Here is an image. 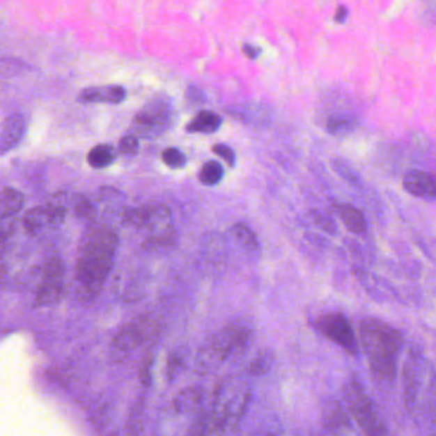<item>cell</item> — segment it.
<instances>
[{"mask_svg": "<svg viewBox=\"0 0 436 436\" xmlns=\"http://www.w3.org/2000/svg\"><path fill=\"white\" fill-rule=\"evenodd\" d=\"M27 132V120L20 114H9L1 123L0 131V154L6 155L22 142L24 134Z\"/></svg>", "mask_w": 436, "mask_h": 436, "instance_id": "12", "label": "cell"}, {"mask_svg": "<svg viewBox=\"0 0 436 436\" xmlns=\"http://www.w3.org/2000/svg\"><path fill=\"white\" fill-rule=\"evenodd\" d=\"M232 232H233L235 241L241 244L242 249L252 256H260L261 254L260 242L257 240L256 234L254 233V231L249 226L238 223L233 226Z\"/></svg>", "mask_w": 436, "mask_h": 436, "instance_id": "20", "label": "cell"}, {"mask_svg": "<svg viewBox=\"0 0 436 436\" xmlns=\"http://www.w3.org/2000/svg\"><path fill=\"white\" fill-rule=\"evenodd\" d=\"M306 238H307L309 241L316 243V246H319V247H327V246H330V243H329V240H327V237H324V235H321V234L307 233L306 234Z\"/></svg>", "mask_w": 436, "mask_h": 436, "instance_id": "35", "label": "cell"}, {"mask_svg": "<svg viewBox=\"0 0 436 436\" xmlns=\"http://www.w3.org/2000/svg\"><path fill=\"white\" fill-rule=\"evenodd\" d=\"M330 163H332L333 171H334L341 178H343L345 182H348L353 187L362 188V186H364V180H362V177L359 176V171H356V169L352 166L350 162H347L345 159L339 157V156H335V157H333V159L330 160Z\"/></svg>", "mask_w": 436, "mask_h": 436, "instance_id": "22", "label": "cell"}, {"mask_svg": "<svg viewBox=\"0 0 436 436\" xmlns=\"http://www.w3.org/2000/svg\"><path fill=\"white\" fill-rule=\"evenodd\" d=\"M64 295V264L58 255L47 257L41 270V281L35 293V304L47 307L56 304Z\"/></svg>", "mask_w": 436, "mask_h": 436, "instance_id": "8", "label": "cell"}, {"mask_svg": "<svg viewBox=\"0 0 436 436\" xmlns=\"http://www.w3.org/2000/svg\"><path fill=\"white\" fill-rule=\"evenodd\" d=\"M162 159L164 164L171 169H182L187 164V156L178 148H165Z\"/></svg>", "mask_w": 436, "mask_h": 436, "instance_id": "28", "label": "cell"}, {"mask_svg": "<svg viewBox=\"0 0 436 436\" xmlns=\"http://www.w3.org/2000/svg\"><path fill=\"white\" fill-rule=\"evenodd\" d=\"M72 208L76 218L86 223H94L96 218V208L93 201H90L87 197L82 195L76 196Z\"/></svg>", "mask_w": 436, "mask_h": 436, "instance_id": "24", "label": "cell"}, {"mask_svg": "<svg viewBox=\"0 0 436 436\" xmlns=\"http://www.w3.org/2000/svg\"><path fill=\"white\" fill-rule=\"evenodd\" d=\"M251 403L249 385L234 377H226L214 390L211 405L205 410L211 421L226 436L240 428Z\"/></svg>", "mask_w": 436, "mask_h": 436, "instance_id": "4", "label": "cell"}, {"mask_svg": "<svg viewBox=\"0 0 436 436\" xmlns=\"http://www.w3.org/2000/svg\"><path fill=\"white\" fill-rule=\"evenodd\" d=\"M205 390L201 387H188L180 390V393L173 399L171 407L174 412L178 414H189V413L203 412Z\"/></svg>", "mask_w": 436, "mask_h": 436, "instance_id": "15", "label": "cell"}, {"mask_svg": "<svg viewBox=\"0 0 436 436\" xmlns=\"http://www.w3.org/2000/svg\"><path fill=\"white\" fill-rule=\"evenodd\" d=\"M123 220L136 228L148 231L143 247L150 251H159L171 247L176 240V229L168 206L165 205H143L140 208H127Z\"/></svg>", "mask_w": 436, "mask_h": 436, "instance_id": "5", "label": "cell"}, {"mask_svg": "<svg viewBox=\"0 0 436 436\" xmlns=\"http://www.w3.org/2000/svg\"><path fill=\"white\" fill-rule=\"evenodd\" d=\"M403 188L413 197L435 201L436 176L423 171H408L403 178Z\"/></svg>", "mask_w": 436, "mask_h": 436, "instance_id": "13", "label": "cell"}, {"mask_svg": "<svg viewBox=\"0 0 436 436\" xmlns=\"http://www.w3.org/2000/svg\"><path fill=\"white\" fill-rule=\"evenodd\" d=\"M224 178V168L218 162L210 160L203 165L198 171V180L203 186H217Z\"/></svg>", "mask_w": 436, "mask_h": 436, "instance_id": "23", "label": "cell"}, {"mask_svg": "<svg viewBox=\"0 0 436 436\" xmlns=\"http://www.w3.org/2000/svg\"><path fill=\"white\" fill-rule=\"evenodd\" d=\"M212 151L219 157H221L231 168H233L234 165H235V153H234L233 148H231V146H228L226 143H217L212 148Z\"/></svg>", "mask_w": 436, "mask_h": 436, "instance_id": "32", "label": "cell"}, {"mask_svg": "<svg viewBox=\"0 0 436 436\" xmlns=\"http://www.w3.org/2000/svg\"><path fill=\"white\" fill-rule=\"evenodd\" d=\"M156 332L155 320L148 315H141L128 321L114 335L111 347L118 355H127L148 343Z\"/></svg>", "mask_w": 436, "mask_h": 436, "instance_id": "9", "label": "cell"}, {"mask_svg": "<svg viewBox=\"0 0 436 436\" xmlns=\"http://www.w3.org/2000/svg\"><path fill=\"white\" fill-rule=\"evenodd\" d=\"M24 196L16 188L3 187L1 191V219L12 218L24 208Z\"/></svg>", "mask_w": 436, "mask_h": 436, "instance_id": "19", "label": "cell"}, {"mask_svg": "<svg viewBox=\"0 0 436 436\" xmlns=\"http://www.w3.org/2000/svg\"><path fill=\"white\" fill-rule=\"evenodd\" d=\"M187 98L188 100H192V102H196L197 104H203L201 102H203V91L197 86H189L188 87Z\"/></svg>", "mask_w": 436, "mask_h": 436, "instance_id": "34", "label": "cell"}, {"mask_svg": "<svg viewBox=\"0 0 436 436\" xmlns=\"http://www.w3.org/2000/svg\"><path fill=\"white\" fill-rule=\"evenodd\" d=\"M359 339L371 371L382 380H393L403 345L400 332L382 320L366 318L359 322Z\"/></svg>", "mask_w": 436, "mask_h": 436, "instance_id": "2", "label": "cell"}, {"mask_svg": "<svg viewBox=\"0 0 436 436\" xmlns=\"http://www.w3.org/2000/svg\"><path fill=\"white\" fill-rule=\"evenodd\" d=\"M185 364H186L185 352H171V356L168 357V364H166V376L169 382L174 380L178 376Z\"/></svg>", "mask_w": 436, "mask_h": 436, "instance_id": "30", "label": "cell"}, {"mask_svg": "<svg viewBox=\"0 0 436 436\" xmlns=\"http://www.w3.org/2000/svg\"><path fill=\"white\" fill-rule=\"evenodd\" d=\"M274 356L270 351L258 352V355L255 356L252 361L249 362L247 373L251 376H263L270 371L273 366Z\"/></svg>", "mask_w": 436, "mask_h": 436, "instance_id": "25", "label": "cell"}, {"mask_svg": "<svg viewBox=\"0 0 436 436\" xmlns=\"http://www.w3.org/2000/svg\"><path fill=\"white\" fill-rule=\"evenodd\" d=\"M348 13H350L348 8H347L345 6H341V7L338 8V10H336V13H335V22H338V24H344V22H345V20H347V17H348Z\"/></svg>", "mask_w": 436, "mask_h": 436, "instance_id": "36", "label": "cell"}, {"mask_svg": "<svg viewBox=\"0 0 436 436\" xmlns=\"http://www.w3.org/2000/svg\"><path fill=\"white\" fill-rule=\"evenodd\" d=\"M310 217H311L313 224L318 226L320 231H322L324 233L330 234V235L338 233V226H336L334 219L332 218L325 211L320 210V209H312L310 210Z\"/></svg>", "mask_w": 436, "mask_h": 436, "instance_id": "27", "label": "cell"}, {"mask_svg": "<svg viewBox=\"0 0 436 436\" xmlns=\"http://www.w3.org/2000/svg\"><path fill=\"white\" fill-rule=\"evenodd\" d=\"M123 86H90L81 90L77 95V102L81 104H110L117 105L125 99Z\"/></svg>", "mask_w": 436, "mask_h": 436, "instance_id": "14", "label": "cell"}, {"mask_svg": "<svg viewBox=\"0 0 436 436\" xmlns=\"http://www.w3.org/2000/svg\"><path fill=\"white\" fill-rule=\"evenodd\" d=\"M335 211L344 223L345 228L353 234L362 235L367 232V220L364 214L353 205L350 203H338Z\"/></svg>", "mask_w": 436, "mask_h": 436, "instance_id": "16", "label": "cell"}, {"mask_svg": "<svg viewBox=\"0 0 436 436\" xmlns=\"http://www.w3.org/2000/svg\"><path fill=\"white\" fill-rule=\"evenodd\" d=\"M252 329L241 321H232L203 343L196 357V371L208 375L221 366L226 359L237 357L249 350Z\"/></svg>", "mask_w": 436, "mask_h": 436, "instance_id": "3", "label": "cell"}, {"mask_svg": "<svg viewBox=\"0 0 436 436\" xmlns=\"http://www.w3.org/2000/svg\"><path fill=\"white\" fill-rule=\"evenodd\" d=\"M223 119L218 113L211 110H201L191 119V122L186 127L188 133H210L217 132L221 127Z\"/></svg>", "mask_w": 436, "mask_h": 436, "instance_id": "17", "label": "cell"}, {"mask_svg": "<svg viewBox=\"0 0 436 436\" xmlns=\"http://www.w3.org/2000/svg\"><path fill=\"white\" fill-rule=\"evenodd\" d=\"M139 150H140L139 139L132 134H127L118 142V153L123 156H127V157H133V156L137 155Z\"/></svg>", "mask_w": 436, "mask_h": 436, "instance_id": "31", "label": "cell"}, {"mask_svg": "<svg viewBox=\"0 0 436 436\" xmlns=\"http://www.w3.org/2000/svg\"><path fill=\"white\" fill-rule=\"evenodd\" d=\"M417 388H419V380H417V370L413 364H408L405 370V403L408 407L416 403L417 399Z\"/></svg>", "mask_w": 436, "mask_h": 436, "instance_id": "26", "label": "cell"}, {"mask_svg": "<svg viewBox=\"0 0 436 436\" xmlns=\"http://www.w3.org/2000/svg\"><path fill=\"white\" fill-rule=\"evenodd\" d=\"M242 52L243 54L246 55L251 61H255L257 59L260 54H261V47H256L254 44H249V42H244L242 45Z\"/></svg>", "mask_w": 436, "mask_h": 436, "instance_id": "33", "label": "cell"}, {"mask_svg": "<svg viewBox=\"0 0 436 436\" xmlns=\"http://www.w3.org/2000/svg\"><path fill=\"white\" fill-rule=\"evenodd\" d=\"M347 402L351 407L355 419L366 436H385V428L373 400L356 380L347 385Z\"/></svg>", "mask_w": 436, "mask_h": 436, "instance_id": "7", "label": "cell"}, {"mask_svg": "<svg viewBox=\"0 0 436 436\" xmlns=\"http://www.w3.org/2000/svg\"><path fill=\"white\" fill-rule=\"evenodd\" d=\"M359 125V120L352 116L345 114H333L327 118V132L333 136H347L353 132Z\"/></svg>", "mask_w": 436, "mask_h": 436, "instance_id": "21", "label": "cell"}, {"mask_svg": "<svg viewBox=\"0 0 436 436\" xmlns=\"http://www.w3.org/2000/svg\"><path fill=\"white\" fill-rule=\"evenodd\" d=\"M316 329L321 334L327 336L329 341L338 344L343 350L356 355L357 353V341L351 322L339 312H329L321 315L315 322Z\"/></svg>", "mask_w": 436, "mask_h": 436, "instance_id": "10", "label": "cell"}, {"mask_svg": "<svg viewBox=\"0 0 436 436\" xmlns=\"http://www.w3.org/2000/svg\"><path fill=\"white\" fill-rule=\"evenodd\" d=\"M208 417L200 412L198 417L196 419L195 423L188 430L187 434L185 436H220L218 431L214 428Z\"/></svg>", "mask_w": 436, "mask_h": 436, "instance_id": "29", "label": "cell"}, {"mask_svg": "<svg viewBox=\"0 0 436 436\" xmlns=\"http://www.w3.org/2000/svg\"><path fill=\"white\" fill-rule=\"evenodd\" d=\"M176 109L166 95H156L133 117L130 134L137 139L155 140L174 125Z\"/></svg>", "mask_w": 436, "mask_h": 436, "instance_id": "6", "label": "cell"}, {"mask_svg": "<svg viewBox=\"0 0 436 436\" xmlns=\"http://www.w3.org/2000/svg\"><path fill=\"white\" fill-rule=\"evenodd\" d=\"M118 151L108 143H99L87 154V163L94 169L108 168L117 160Z\"/></svg>", "mask_w": 436, "mask_h": 436, "instance_id": "18", "label": "cell"}, {"mask_svg": "<svg viewBox=\"0 0 436 436\" xmlns=\"http://www.w3.org/2000/svg\"><path fill=\"white\" fill-rule=\"evenodd\" d=\"M118 244L117 232L110 226H98L87 234L75 267L79 293L86 299L100 295L113 270Z\"/></svg>", "mask_w": 436, "mask_h": 436, "instance_id": "1", "label": "cell"}, {"mask_svg": "<svg viewBox=\"0 0 436 436\" xmlns=\"http://www.w3.org/2000/svg\"><path fill=\"white\" fill-rule=\"evenodd\" d=\"M67 217V208L62 203H47L40 205L27 211L22 224L30 234H38L47 228H56L62 226Z\"/></svg>", "mask_w": 436, "mask_h": 436, "instance_id": "11", "label": "cell"}]
</instances>
